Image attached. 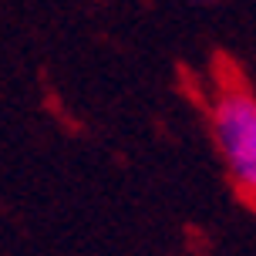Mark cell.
Instances as JSON below:
<instances>
[{"mask_svg": "<svg viewBox=\"0 0 256 256\" xmlns=\"http://www.w3.org/2000/svg\"><path fill=\"white\" fill-rule=\"evenodd\" d=\"M202 4H209V0H202Z\"/></svg>", "mask_w": 256, "mask_h": 256, "instance_id": "7a4b0ae2", "label": "cell"}, {"mask_svg": "<svg viewBox=\"0 0 256 256\" xmlns=\"http://www.w3.org/2000/svg\"><path fill=\"white\" fill-rule=\"evenodd\" d=\"M202 112L232 192L256 212V91L240 61L222 51L209 64Z\"/></svg>", "mask_w": 256, "mask_h": 256, "instance_id": "6da1fadb", "label": "cell"}]
</instances>
